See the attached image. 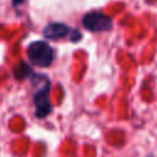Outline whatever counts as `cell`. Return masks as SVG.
<instances>
[{
  "instance_id": "cell-1",
  "label": "cell",
  "mask_w": 157,
  "mask_h": 157,
  "mask_svg": "<svg viewBox=\"0 0 157 157\" xmlns=\"http://www.w3.org/2000/svg\"><path fill=\"white\" fill-rule=\"evenodd\" d=\"M31 81L36 87V92L33 94L34 103V115L38 119H44L52 113V103L49 101L50 92V80L39 74H33L31 76Z\"/></svg>"
},
{
  "instance_id": "cell-2",
  "label": "cell",
  "mask_w": 157,
  "mask_h": 157,
  "mask_svg": "<svg viewBox=\"0 0 157 157\" xmlns=\"http://www.w3.org/2000/svg\"><path fill=\"white\" fill-rule=\"evenodd\" d=\"M27 58L31 64L39 67H48L54 61V49L44 40H34L27 47Z\"/></svg>"
},
{
  "instance_id": "cell-3",
  "label": "cell",
  "mask_w": 157,
  "mask_h": 157,
  "mask_svg": "<svg viewBox=\"0 0 157 157\" xmlns=\"http://www.w3.org/2000/svg\"><path fill=\"white\" fill-rule=\"evenodd\" d=\"M43 36L48 39L56 40L64 37H69L71 42H77L82 38L81 32L76 28H71L63 22H50L43 28Z\"/></svg>"
},
{
  "instance_id": "cell-4",
  "label": "cell",
  "mask_w": 157,
  "mask_h": 157,
  "mask_svg": "<svg viewBox=\"0 0 157 157\" xmlns=\"http://www.w3.org/2000/svg\"><path fill=\"white\" fill-rule=\"evenodd\" d=\"M82 26L90 32H105L112 29L113 21L102 12L91 11L82 17Z\"/></svg>"
},
{
  "instance_id": "cell-5",
  "label": "cell",
  "mask_w": 157,
  "mask_h": 157,
  "mask_svg": "<svg viewBox=\"0 0 157 157\" xmlns=\"http://www.w3.org/2000/svg\"><path fill=\"white\" fill-rule=\"evenodd\" d=\"M33 70L32 67L26 64L25 61H21L18 63L15 67H13V76L17 78V80H25L26 77H31L33 75Z\"/></svg>"
},
{
  "instance_id": "cell-6",
  "label": "cell",
  "mask_w": 157,
  "mask_h": 157,
  "mask_svg": "<svg viewBox=\"0 0 157 157\" xmlns=\"http://www.w3.org/2000/svg\"><path fill=\"white\" fill-rule=\"evenodd\" d=\"M26 0H12V5L13 6H18V5H22Z\"/></svg>"
}]
</instances>
